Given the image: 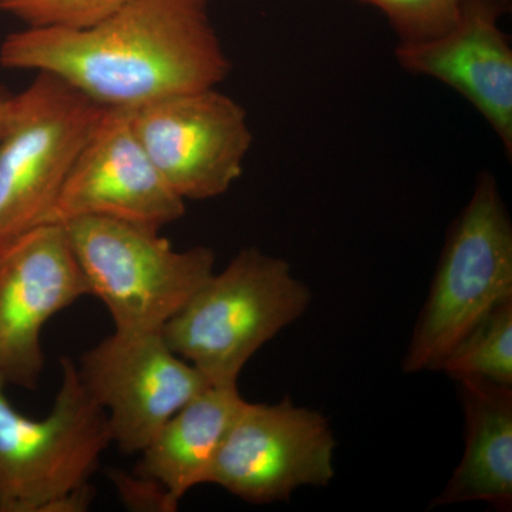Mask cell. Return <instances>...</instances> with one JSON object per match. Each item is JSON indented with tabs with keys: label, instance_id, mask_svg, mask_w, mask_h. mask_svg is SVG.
<instances>
[{
	"label": "cell",
	"instance_id": "obj_12",
	"mask_svg": "<svg viewBox=\"0 0 512 512\" xmlns=\"http://www.w3.org/2000/svg\"><path fill=\"white\" fill-rule=\"evenodd\" d=\"M507 0H461L456 25L443 36L399 45L407 72L440 80L466 97L512 153V49L500 28Z\"/></svg>",
	"mask_w": 512,
	"mask_h": 512
},
{
	"label": "cell",
	"instance_id": "obj_9",
	"mask_svg": "<svg viewBox=\"0 0 512 512\" xmlns=\"http://www.w3.org/2000/svg\"><path fill=\"white\" fill-rule=\"evenodd\" d=\"M77 373L104 410L111 444L140 454L181 407L211 386L161 332L117 330L84 352Z\"/></svg>",
	"mask_w": 512,
	"mask_h": 512
},
{
	"label": "cell",
	"instance_id": "obj_7",
	"mask_svg": "<svg viewBox=\"0 0 512 512\" xmlns=\"http://www.w3.org/2000/svg\"><path fill=\"white\" fill-rule=\"evenodd\" d=\"M335 450L329 421L316 410L289 397L274 404L244 400L205 484L251 504L289 500L298 488L333 480Z\"/></svg>",
	"mask_w": 512,
	"mask_h": 512
},
{
	"label": "cell",
	"instance_id": "obj_14",
	"mask_svg": "<svg viewBox=\"0 0 512 512\" xmlns=\"http://www.w3.org/2000/svg\"><path fill=\"white\" fill-rule=\"evenodd\" d=\"M244 399L238 386H208L158 430L134 471L164 485L175 503L204 485Z\"/></svg>",
	"mask_w": 512,
	"mask_h": 512
},
{
	"label": "cell",
	"instance_id": "obj_10",
	"mask_svg": "<svg viewBox=\"0 0 512 512\" xmlns=\"http://www.w3.org/2000/svg\"><path fill=\"white\" fill-rule=\"evenodd\" d=\"M90 295L66 229L43 224L0 248V376L36 390L45 369L42 330Z\"/></svg>",
	"mask_w": 512,
	"mask_h": 512
},
{
	"label": "cell",
	"instance_id": "obj_16",
	"mask_svg": "<svg viewBox=\"0 0 512 512\" xmlns=\"http://www.w3.org/2000/svg\"><path fill=\"white\" fill-rule=\"evenodd\" d=\"M375 6L389 20L399 45H417L443 36L456 25L461 0H357Z\"/></svg>",
	"mask_w": 512,
	"mask_h": 512
},
{
	"label": "cell",
	"instance_id": "obj_19",
	"mask_svg": "<svg viewBox=\"0 0 512 512\" xmlns=\"http://www.w3.org/2000/svg\"><path fill=\"white\" fill-rule=\"evenodd\" d=\"M94 498L96 488L90 481L59 495L43 508V512H84L92 507Z\"/></svg>",
	"mask_w": 512,
	"mask_h": 512
},
{
	"label": "cell",
	"instance_id": "obj_17",
	"mask_svg": "<svg viewBox=\"0 0 512 512\" xmlns=\"http://www.w3.org/2000/svg\"><path fill=\"white\" fill-rule=\"evenodd\" d=\"M130 0H0V10L30 29H82Z\"/></svg>",
	"mask_w": 512,
	"mask_h": 512
},
{
	"label": "cell",
	"instance_id": "obj_11",
	"mask_svg": "<svg viewBox=\"0 0 512 512\" xmlns=\"http://www.w3.org/2000/svg\"><path fill=\"white\" fill-rule=\"evenodd\" d=\"M184 214L185 201L134 133L130 110L106 109L74 161L47 224L99 217L161 231Z\"/></svg>",
	"mask_w": 512,
	"mask_h": 512
},
{
	"label": "cell",
	"instance_id": "obj_5",
	"mask_svg": "<svg viewBox=\"0 0 512 512\" xmlns=\"http://www.w3.org/2000/svg\"><path fill=\"white\" fill-rule=\"evenodd\" d=\"M59 77L12 94L0 130V248L49 222L74 161L104 116Z\"/></svg>",
	"mask_w": 512,
	"mask_h": 512
},
{
	"label": "cell",
	"instance_id": "obj_6",
	"mask_svg": "<svg viewBox=\"0 0 512 512\" xmlns=\"http://www.w3.org/2000/svg\"><path fill=\"white\" fill-rule=\"evenodd\" d=\"M43 419L18 412L0 376V512H43L50 501L90 483L111 436L104 410L94 402L70 357Z\"/></svg>",
	"mask_w": 512,
	"mask_h": 512
},
{
	"label": "cell",
	"instance_id": "obj_13",
	"mask_svg": "<svg viewBox=\"0 0 512 512\" xmlns=\"http://www.w3.org/2000/svg\"><path fill=\"white\" fill-rule=\"evenodd\" d=\"M466 448L460 464L431 508L481 501L512 507V386L460 380Z\"/></svg>",
	"mask_w": 512,
	"mask_h": 512
},
{
	"label": "cell",
	"instance_id": "obj_3",
	"mask_svg": "<svg viewBox=\"0 0 512 512\" xmlns=\"http://www.w3.org/2000/svg\"><path fill=\"white\" fill-rule=\"evenodd\" d=\"M512 298V224L497 180L478 175L448 229L429 296L403 359V373L440 370L451 349L498 303Z\"/></svg>",
	"mask_w": 512,
	"mask_h": 512
},
{
	"label": "cell",
	"instance_id": "obj_20",
	"mask_svg": "<svg viewBox=\"0 0 512 512\" xmlns=\"http://www.w3.org/2000/svg\"><path fill=\"white\" fill-rule=\"evenodd\" d=\"M10 97H12V94L6 92V90H3L2 87H0V130H2L6 111H8Z\"/></svg>",
	"mask_w": 512,
	"mask_h": 512
},
{
	"label": "cell",
	"instance_id": "obj_1",
	"mask_svg": "<svg viewBox=\"0 0 512 512\" xmlns=\"http://www.w3.org/2000/svg\"><path fill=\"white\" fill-rule=\"evenodd\" d=\"M6 69L50 73L104 109L211 89L231 72L208 0H130L82 29H30L0 45Z\"/></svg>",
	"mask_w": 512,
	"mask_h": 512
},
{
	"label": "cell",
	"instance_id": "obj_18",
	"mask_svg": "<svg viewBox=\"0 0 512 512\" xmlns=\"http://www.w3.org/2000/svg\"><path fill=\"white\" fill-rule=\"evenodd\" d=\"M109 477L127 510L174 512L180 505L170 497L164 485L136 471L111 470Z\"/></svg>",
	"mask_w": 512,
	"mask_h": 512
},
{
	"label": "cell",
	"instance_id": "obj_8",
	"mask_svg": "<svg viewBox=\"0 0 512 512\" xmlns=\"http://www.w3.org/2000/svg\"><path fill=\"white\" fill-rule=\"evenodd\" d=\"M134 133L184 201L221 197L244 171L252 146L247 111L217 87L130 110Z\"/></svg>",
	"mask_w": 512,
	"mask_h": 512
},
{
	"label": "cell",
	"instance_id": "obj_2",
	"mask_svg": "<svg viewBox=\"0 0 512 512\" xmlns=\"http://www.w3.org/2000/svg\"><path fill=\"white\" fill-rule=\"evenodd\" d=\"M311 302V289L285 259L249 247L214 272L161 333L211 386L235 387L251 357Z\"/></svg>",
	"mask_w": 512,
	"mask_h": 512
},
{
	"label": "cell",
	"instance_id": "obj_4",
	"mask_svg": "<svg viewBox=\"0 0 512 512\" xmlns=\"http://www.w3.org/2000/svg\"><path fill=\"white\" fill-rule=\"evenodd\" d=\"M62 225L90 295L103 302L117 330L163 332L214 274L211 248L177 251L157 229L99 217Z\"/></svg>",
	"mask_w": 512,
	"mask_h": 512
},
{
	"label": "cell",
	"instance_id": "obj_15",
	"mask_svg": "<svg viewBox=\"0 0 512 512\" xmlns=\"http://www.w3.org/2000/svg\"><path fill=\"white\" fill-rule=\"evenodd\" d=\"M440 372L512 386V298L498 303L451 349Z\"/></svg>",
	"mask_w": 512,
	"mask_h": 512
}]
</instances>
